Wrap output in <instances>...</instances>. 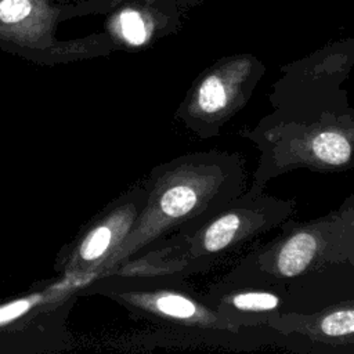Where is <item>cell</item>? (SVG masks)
<instances>
[{
	"mask_svg": "<svg viewBox=\"0 0 354 354\" xmlns=\"http://www.w3.org/2000/svg\"><path fill=\"white\" fill-rule=\"evenodd\" d=\"M37 301L36 297H33V300H26V299H22V300H17L14 303H10V304H6L0 308V324L3 322H7L8 319H12L18 315H21L22 313H25L32 304H35Z\"/></svg>",
	"mask_w": 354,
	"mask_h": 354,
	"instance_id": "8fae6325",
	"label": "cell"
},
{
	"mask_svg": "<svg viewBox=\"0 0 354 354\" xmlns=\"http://www.w3.org/2000/svg\"><path fill=\"white\" fill-rule=\"evenodd\" d=\"M136 217L133 205L113 212L108 218L94 227L82 241L77 249V263L82 266H95L105 256L122 243Z\"/></svg>",
	"mask_w": 354,
	"mask_h": 354,
	"instance_id": "3957f363",
	"label": "cell"
},
{
	"mask_svg": "<svg viewBox=\"0 0 354 354\" xmlns=\"http://www.w3.org/2000/svg\"><path fill=\"white\" fill-rule=\"evenodd\" d=\"M313 156L328 166H343L351 158V142L344 134L335 130H324L310 141Z\"/></svg>",
	"mask_w": 354,
	"mask_h": 354,
	"instance_id": "ba28073f",
	"label": "cell"
},
{
	"mask_svg": "<svg viewBox=\"0 0 354 354\" xmlns=\"http://www.w3.org/2000/svg\"><path fill=\"white\" fill-rule=\"evenodd\" d=\"M238 82L228 79L220 73L207 75L196 87L191 112L195 116L216 120L227 116L230 111L238 106L242 94H238Z\"/></svg>",
	"mask_w": 354,
	"mask_h": 354,
	"instance_id": "277c9868",
	"label": "cell"
},
{
	"mask_svg": "<svg viewBox=\"0 0 354 354\" xmlns=\"http://www.w3.org/2000/svg\"><path fill=\"white\" fill-rule=\"evenodd\" d=\"M234 308L246 313L272 311L279 304V297L268 292H239L225 299Z\"/></svg>",
	"mask_w": 354,
	"mask_h": 354,
	"instance_id": "30bf717a",
	"label": "cell"
},
{
	"mask_svg": "<svg viewBox=\"0 0 354 354\" xmlns=\"http://www.w3.org/2000/svg\"><path fill=\"white\" fill-rule=\"evenodd\" d=\"M65 1H69V0H65Z\"/></svg>",
	"mask_w": 354,
	"mask_h": 354,
	"instance_id": "7c38bea8",
	"label": "cell"
},
{
	"mask_svg": "<svg viewBox=\"0 0 354 354\" xmlns=\"http://www.w3.org/2000/svg\"><path fill=\"white\" fill-rule=\"evenodd\" d=\"M214 187L216 177L212 174L205 176L194 173V176L185 174V177H174L167 187L158 191V198L136 231L137 234L133 238V243L141 245L163 227L194 213V210L199 209L203 203V199L212 195Z\"/></svg>",
	"mask_w": 354,
	"mask_h": 354,
	"instance_id": "7a4b0ae2",
	"label": "cell"
},
{
	"mask_svg": "<svg viewBox=\"0 0 354 354\" xmlns=\"http://www.w3.org/2000/svg\"><path fill=\"white\" fill-rule=\"evenodd\" d=\"M72 10L54 0H0V44L26 51L54 48L57 25Z\"/></svg>",
	"mask_w": 354,
	"mask_h": 354,
	"instance_id": "6da1fadb",
	"label": "cell"
},
{
	"mask_svg": "<svg viewBox=\"0 0 354 354\" xmlns=\"http://www.w3.org/2000/svg\"><path fill=\"white\" fill-rule=\"evenodd\" d=\"M304 332L319 340L326 337L347 342L354 336V306H343L318 314L314 321H306Z\"/></svg>",
	"mask_w": 354,
	"mask_h": 354,
	"instance_id": "52a82bcc",
	"label": "cell"
},
{
	"mask_svg": "<svg viewBox=\"0 0 354 354\" xmlns=\"http://www.w3.org/2000/svg\"><path fill=\"white\" fill-rule=\"evenodd\" d=\"M249 217L243 213L231 212L221 214L210 223L199 239V246L207 253H216L225 249L246 231Z\"/></svg>",
	"mask_w": 354,
	"mask_h": 354,
	"instance_id": "8992f818",
	"label": "cell"
},
{
	"mask_svg": "<svg viewBox=\"0 0 354 354\" xmlns=\"http://www.w3.org/2000/svg\"><path fill=\"white\" fill-rule=\"evenodd\" d=\"M112 30L130 46H141L149 36L144 17L134 8L120 10L112 21Z\"/></svg>",
	"mask_w": 354,
	"mask_h": 354,
	"instance_id": "9c48e42d",
	"label": "cell"
},
{
	"mask_svg": "<svg viewBox=\"0 0 354 354\" xmlns=\"http://www.w3.org/2000/svg\"><path fill=\"white\" fill-rule=\"evenodd\" d=\"M134 300L144 308L162 317L191 322L202 326H216V315L202 308L184 295L174 292H156L134 296Z\"/></svg>",
	"mask_w": 354,
	"mask_h": 354,
	"instance_id": "5b68a950",
	"label": "cell"
}]
</instances>
